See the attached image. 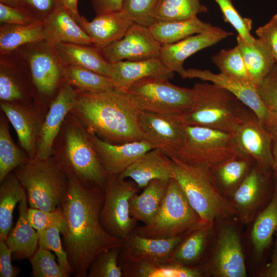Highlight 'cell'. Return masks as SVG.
I'll return each mask as SVG.
<instances>
[{"label":"cell","instance_id":"cell-16","mask_svg":"<svg viewBox=\"0 0 277 277\" xmlns=\"http://www.w3.org/2000/svg\"><path fill=\"white\" fill-rule=\"evenodd\" d=\"M77 100L76 90L65 82L45 115L37 141L36 158L45 159L52 156L55 141Z\"/></svg>","mask_w":277,"mask_h":277},{"label":"cell","instance_id":"cell-2","mask_svg":"<svg viewBox=\"0 0 277 277\" xmlns=\"http://www.w3.org/2000/svg\"><path fill=\"white\" fill-rule=\"evenodd\" d=\"M76 91L77 100L70 113L89 133L112 144L146 140L140 125L141 110L127 92L116 88Z\"/></svg>","mask_w":277,"mask_h":277},{"label":"cell","instance_id":"cell-51","mask_svg":"<svg viewBox=\"0 0 277 277\" xmlns=\"http://www.w3.org/2000/svg\"><path fill=\"white\" fill-rule=\"evenodd\" d=\"M59 6L58 0H23L22 9L43 22Z\"/></svg>","mask_w":277,"mask_h":277},{"label":"cell","instance_id":"cell-23","mask_svg":"<svg viewBox=\"0 0 277 277\" xmlns=\"http://www.w3.org/2000/svg\"><path fill=\"white\" fill-rule=\"evenodd\" d=\"M185 235L153 239L142 237L133 232L123 240L118 259V264L120 265L144 260L170 261L172 252Z\"/></svg>","mask_w":277,"mask_h":277},{"label":"cell","instance_id":"cell-48","mask_svg":"<svg viewBox=\"0 0 277 277\" xmlns=\"http://www.w3.org/2000/svg\"><path fill=\"white\" fill-rule=\"evenodd\" d=\"M27 216L30 223L36 231L53 227L58 228L61 233L65 230L66 222L62 208L46 211L30 208L28 209Z\"/></svg>","mask_w":277,"mask_h":277},{"label":"cell","instance_id":"cell-36","mask_svg":"<svg viewBox=\"0 0 277 277\" xmlns=\"http://www.w3.org/2000/svg\"><path fill=\"white\" fill-rule=\"evenodd\" d=\"M277 231V175L272 197L259 213L251 231V240L255 252L261 256L268 251Z\"/></svg>","mask_w":277,"mask_h":277},{"label":"cell","instance_id":"cell-28","mask_svg":"<svg viewBox=\"0 0 277 277\" xmlns=\"http://www.w3.org/2000/svg\"><path fill=\"white\" fill-rule=\"evenodd\" d=\"M54 47L67 65L85 68L109 77L111 64L94 45L60 43L54 45Z\"/></svg>","mask_w":277,"mask_h":277},{"label":"cell","instance_id":"cell-34","mask_svg":"<svg viewBox=\"0 0 277 277\" xmlns=\"http://www.w3.org/2000/svg\"><path fill=\"white\" fill-rule=\"evenodd\" d=\"M215 27L196 16L182 21H156L149 29L159 43L164 46L175 43L194 34L210 31Z\"/></svg>","mask_w":277,"mask_h":277},{"label":"cell","instance_id":"cell-50","mask_svg":"<svg viewBox=\"0 0 277 277\" xmlns=\"http://www.w3.org/2000/svg\"><path fill=\"white\" fill-rule=\"evenodd\" d=\"M40 22L23 9L0 3L1 24L29 25Z\"/></svg>","mask_w":277,"mask_h":277},{"label":"cell","instance_id":"cell-13","mask_svg":"<svg viewBox=\"0 0 277 277\" xmlns=\"http://www.w3.org/2000/svg\"><path fill=\"white\" fill-rule=\"evenodd\" d=\"M139 122L146 140L154 148L177 160L186 138L185 124L180 116L141 111Z\"/></svg>","mask_w":277,"mask_h":277},{"label":"cell","instance_id":"cell-43","mask_svg":"<svg viewBox=\"0 0 277 277\" xmlns=\"http://www.w3.org/2000/svg\"><path fill=\"white\" fill-rule=\"evenodd\" d=\"M121 247H114L102 252L90 264L89 277H123L121 266L118 262Z\"/></svg>","mask_w":277,"mask_h":277},{"label":"cell","instance_id":"cell-29","mask_svg":"<svg viewBox=\"0 0 277 277\" xmlns=\"http://www.w3.org/2000/svg\"><path fill=\"white\" fill-rule=\"evenodd\" d=\"M255 163L250 156L238 151L227 160L211 169L214 182L222 193L231 195Z\"/></svg>","mask_w":277,"mask_h":277},{"label":"cell","instance_id":"cell-33","mask_svg":"<svg viewBox=\"0 0 277 277\" xmlns=\"http://www.w3.org/2000/svg\"><path fill=\"white\" fill-rule=\"evenodd\" d=\"M169 180L156 179L150 181L140 194L130 200L131 215L144 225L149 224L157 214L166 194Z\"/></svg>","mask_w":277,"mask_h":277},{"label":"cell","instance_id":"cell-57","mask_svg":"<svg viewBox=\"0 0 277 277\" xmlns=\"http://www.w3.org/2000/svg\"><path fill=\"white\" fill-rule=\"evenodd\" d=\"M0 3L8 6L22 9L23 0H0Z\"/></svg>","mask_w":277,"mask_h":277},{"label":"cell","instance_id":"cell-8","mask_svg":"<svg viewBox=\"0 0 277 277\" xmlns=\"http://www.w3.org/2000/svg\"><path fill=\"white\" fill-rule=\"evenodd\" d=\"M202 223L176 181L169 180L161 207L148 224L137 226L134 233L144 238H170L186 234Z\"/></svg>","mask_w":277,"mask_h":277},{"label":"cell","instance_id":"cell-10","mask_svg":"<svg viewBox=\"0 0 277 277\" xmlns=\"http://www.w3.org/2000/svg\"><path fill=\"white\" fill-rule=\"evenodd\" d=\"M186 138L177 161L212 169L227 160L238 150L233 135L220 130L185 125Z\"/></svg>","mask_w":277,"mask_h":277},{"label":"cell","instance_id":"cell-42","mask_svg":"<svg viewBox=\"0 0 277 277\" xmlns=\"http://www.w3.org/2000/svg\"><path fill=\"white\" fill-rule=\"evenodd\" d=\"M211 60L221 73L238 80L252 82L238 46L230 49H222L214 55Z\"/></svg>","mask_w":277,"mask_h":277},{"label":"cell","instance_id":"cell-56","mask_svg":"<svg viewBox=\"0 0 277 277\" xmlns=\"http://www.w3.org/2000/svg\"><path fill=\"white\" fill-rule=\"evenodd\" d=\"M270 133L271 134V153L275 165V174L277 175V126L274 127Z\"/></svg>","mask_w":277,"mask_h":277},{"label":"cell","instance_id":"cell-3","mask_svg":"<svg viewBox=\"0 0 277 277\" xmlns=\"http://www.w3.org/2000/svg\"><path fill=\"white\" fill-rule=\"evenodd\" d=\"M65 172L73 174L84 185L103 191L108 175L103 168L82 123L70 113L53 146L52 155Z\"/></svg>","mask_w":277,"mask_h":277},{"label":"cell","instance_id":"cell-55","mask_svg":"<svg viewBox=\"0 0 277 277\" xmlns=\"http://www.w3.org/2000/svg\"><path fill=\"white\" fill-rule=\"evenodd\" d=\"M60 4L64 7L77 21L80 15L77 9V0H58Z\"/></svg>","mask_w":277,"mask_h":277},{"label":"cell","instance_id":"cell-49","mask_svg":"<svg viewBox=\"0 0 277 277\" xmlns=\"http://www.w3.org/2000/svg\"><path fill=\"white\" fill-rule=\"evenodd\" d=\"M258 93L268 110L277 118V65L256 86Z\"/></svg>","mask_w":277,"mask_h":277},{"label":"cell","instance_id":"cell-17","mask_svg":"<svg viewBox=\"0 0 277 277\" xmlns=\"http://www.w3.org/2000/svg\"><path fill=\"white\" fill-rule=\"evenodd\" d=\"M207 269L219 277H245V258L240 236L230 225L220 230L212 257Z\"/></svg>","mask_w":277,"mask_h":277},{"label":"cell","instance_id":"cell-24","mask_svg":"<svg viewBox=\"0 0 277 277\" xmlns=\"http://www.w3.org/2000/svg\"><path fill=\"white\" fill-rule=\"evenodd\" d=\"M76 22L99 48L121 39L134 23L122 9L97 14L91 21L80 15Z\"/></svg>","mask_w":277,"mask_h":277},{"label":"cell","instance_id":"cell-54","mask_svg":"<svg viewBox=\"0 0 277 277\" xmlns=\"http://www.w3.org/2000/svg\"><path fill=\"white\" fill-rule=\"evenodd\" d=\"M124 0H91L96 15L120 11Z\"/></svg>","mask_w":277,"mask_h":277},{"label":"cell","instance_id":"cell-7","mask_svg":"<svg viewBox=\"0 0 277 277\" xmlns=\"http://www.w3.org/2000/svg\"><path fill=\"white\" fill-rule=\"evenodd\" d=\"M15 175L26 190L30 208L52 211L61 205L67 189V177L53 155L29 160L17 168Z\"/></svg>","mask_w":277,"mask_h":277},{"label":"cell","instance_id":"cell-53","mask_svg":"<svg viewBox=\"0 0 277 277\" xmlns=\"http://www.w3.org/2000/svg\"><path fill=\"white\" fill-rule=\"evenodd\" d=\"M11 249L6 241H0V276L15 277L18 274V270L11 263Z\"/></svg>","mask_w":277,"mask_h":277},{"label":"cell","instance_id":"cell-6","mask_svg":"<svg viewBox=\"0 0 277 277\" xmlns=\"http://www.w3.org/2000/svg\"><path fill=\"white\" fill-rule=\"evenodd\" d=\"M14 52L28 73L34 105L45 115L65 83L67 64L54 46L45 39L25 45Z\"/></svg>","mask_w":277,"mask_h":277},{"label":"cell","instance_id":"cell-11","mask_svg":"<svg viewBox=\"0 0 277 277\" xmlns=\"http://www.w3.org/2000/svg\"><path fill=\"white\" fill-rule=\"evenodd\" d=\"M139 189L135 183L120 175L108 176L100 216L103 227L112 236L125 240L137 226V221L130 214V200Z\"/></svg>","mask_w":277,"mask_h":277},{"label":"cell","instance_id":"cell-4","mask_svg":"<svg viewBox=\"0 0 277 277\" xmlns=\"http://www.w3.org/2000/svg\"><path fill=\"white\" fill-rule=\"evenodd\" d=\"M193 88L192 106L180 116L185 125L207 127L233 135L253 112L230 91L216 84L197 83Z\"/></svg>","mask_w":277,"mask_h":277},{"label":"cell","instance_id":"cell-25","mask_svg":"<svg viewBox=\"0 0 277 277\" xmlns=\"http://www.w3.org/2000/svg\"><path fill=\"white\" fill-rule=\"evenodd\" d=\"M174 72L170 70L160 57L145 60L122 61L111 64L109 77L115 88L127 92L136 82L149 77L170 80Z\"/></svg>","mask_w":277,"mask_h":277},{"label":"cell","instance_id":"cell-45","mask_svg":"<svg viewBox=\"0 0 277 277\" xmlns=\"http://www.w3.org/2000/svg\"><path fill=\"white\" fill-rule=\"evenodd\" d=\"M223 14L224 21L228 23L235 29L243 39L248 43L254 42L256 38L250 32L252 21L249 18L243 17L232 4V0H214Z\"/></svg>","mask_w":277,"mask_h":277},{"label":"cell","instance_id":"cell-20","mask_svg":"<svg viewBox=\"0 0 277 277\" xmlns=\"http://www.w3.org/2000/svg\"><path fill=\"white\" fill-rule=\"evenodd\" d=\"M0 102L33 103L28 73L14 51L0 54Z\"/></svg>","mask_w":277,"mask_h":277},{"label":"cell","instance_id":"cell-39","mask_svg":"<svg viewBox=\"0 0 277 277\" xmlns=\"http://www.w3.org/2000/svg\"><path fill=\"white\" fill-rule=\"evenodd\" d=\"M8 120L1 115L0 118V182L12 170L27 163L29 158L14 143L9 128Z\"/></svg>","mask_w":277,"mask_h":277},{"label":"cell","instance_id":"cell-41","mask_svg":"<svg viewBox=\"0 0 277 277\" xmlns=\"http://www.w3.org/2000/svg\"><path fill=\"white\" fill-rule=\"evenodd\" d=\"M65 82L76 90L88 92H99L115 88L108 76L85 68L70 65H67Z\"/></svg>","mask_w":277,"mask_h":277},{"label":"cell","instance_id":"cell-47","mask_svg":"<svg viewBox=\"0 0 277 277\" xmlns=\"http://www.w3.org/2000/svg\"><path fill=\"white\" fill-rule=\"evenodd\" d=\"M159 0H124L122 10L135 24L149 27L155 21L153 12Z\"/></svg>","mask_w":277,"mask_h":277},{"label":"cell","instance_id":"cell-9","mask_svg":"<svg viewBox=\"0 0 277 277\" xmlns=\"http://www.w3.org/2000/svg\"><path fill=\"white\" fill-rule=\"evenodd\" d=\"M127 92L142 111L181 116L192 107L194 90L170 83L168 80L149 77L133 84Z\"/></svg>","mask_w":277,"mask_h":277},{"label":"cell","instance_id":"cell-15","mask_svg":"<svg viewBox=\"0 0 277 277\" xmlns=\"http://www.w3.org/2000/svg\"><path fill=\"white\" fill-rule=\"evenodd\" d=\"M161 47L148 27L134 23L121 39L100 49L107 61L113 64L160 57Z\"/></svg>","mask_w":277,"mask_h":277},{"label":"cell","instance_id":"cell-18","mask_svg":"<svg viewBox=\"0 0 277 277\" xmlns=\"http://www.w3.org/2000/svg\"><path fill=\"white\" fill-rule=\"evenodd\" d=\"M0 107L15 130L19 143L29 160L35 159L37 141L45 115L33 103L0 102Z\"/></svg>","mask_w":277,"mask_h":277},{"label":"cell","instance_id":"cell-19","mask_svg":"<svg viewBox=\"0 0 277 277\" xmlns=\"http://www.w3.org/2000/svg\"><path fill=\"white\" fill-rule=\"evenodd\" d=\"M237 150L252 157L262 167L272 170L275 168L271 153V134L252 113L233 135Z\"/></svg>","mask_w":277,"mask_h":277},{"label":"cell","instance_id":"cell-26","mask_svg":"<svg viewBox=\"0 0 277 277\" xmlns=\"http://www.w3.org/2000/svg\"><path fill=\"white\" fill-rule=\"evenodd\" d=\"M173 160L160 150L153 148L129 166L120 176L132 179L140 189L154 180H169L172 175Z\"/></svg>","mask_w":277,"mask_h":277},{"label":"cell","instance_id":"cell-22","mask_svg":"<svg viewBox=\"0 0 277 277\" xmlns=\"http://www.w3.org/2000/svg\"><path fill=\"white\" fill-rule=\"evenodd\" d=\"M232 35L216 27L213 30L189 36L173 44L162 46L160 58L172 71L184 78L185 61L195 53L214 45Z\"/></svg>","mask_w":277,"mask_h":277},{"label":"cell","instance_id":"cell-40","mask_svg":"<svg viewBox=\"0 0 277 277\" xmlns=\"http://www.w3.org/2000/svg\"><path fill=\"white\" fill-rule=\"evenodd\" d=\"M207 11L200 0H159L152 17L155 22L182 21Z\"/></svg>","mask_w":277,"mask_h":277},{"label":"cell","instance_id":"cell-44","mask_svg":"<svg viewBox=\"0 0 277 277\" xmlns=\"http://www.w3.org/2000/svg\"><path fill=\"white\" fill-rule=\"evenodd\" d=\"M32 275L34 277H68L69 273L55 261L50 251L38 248L31 256Z\"/></svg>","mask_w":277,"mask_h":277},{"label":"cell","instance_id":"cell-30","mask_svg":"<svg viewBox=\"0 0 277 277\" xmlns=\"http://www.w3.org/2000/svg\"><path fill=\"white\" fill-rule=\"evenodd\" d=\"M18 209L17 222L10 231L6 242L16 259H25L31 258L38 246L37 231L28 219L27 195L19 202Z\"/></svg>","mask_w":277,"mask_h":277},{"label":"cell","instance_id":"cell-46","mask_svg":"<svg viewBox=\"0 0 277 277\" xmlns=\"http://www.w3.org/2000/svg\"><path fill=\"white\" fill-rule=\"evenodd\" d=\"M36 231L39 248L53 251L57 258L59 265L69 274L72 273L67 252L64 250L62 245L60 235L61 230L57 227H53Z\"/></svg>","mask_w":277,"mask_h":277},{"label":"cell","instance_id":"cell-12","mask_svg":"<svg viewBox=\"0 0 277 277\" xmlns=\"http://www.w3.org/2000/svg\"><path fill=\"white\" fill-rule=\"evenodd\" d=\"M276 175L254 163L247 176L231 195V202L241 221L247 223L271 200Z\"/></svg>","mask_w":277,"mask_h":277},{"label":"cell","instance_id":"cell-31","mask_svg":"<svg viewBox=\"0 0 277 277\" xmlns=\"http://www.w3.org/2000/svg\"><path fill=\"white\" fill-rule=\"evenodd\" d=\"M123 277H199L198 267H188L171 262L140 261L120 265Z\"/></svg>","mask_w":277,"mask_h":277},{"label":"cell","instance_id":"cell-21","mask_svg":"<svg viewBox=\"0 0 277 277\" xmlns=\"http://www.w3.org/2000/svg\"><path fill=\"white\" fill-rule=\"evenodd\" d=\"M89 135L108 175H120L145 153L154 148L145 140L116 144L106 142L93 134L89 133Z\"/></svg>","mask_w":277,"mask_h":277},{"label":"cell","instance_id":"cell-35","mask_svg":"<svg viewBox=\"0 0 277 277\" xmlns=\"http://www.w3.org/2000/svg\"><path fill=\"white\" fill-rule=\"evenodd\" d=\"M236 41L251 81L256 86L274 67V59L267 47L259 38L253 43H248L238 35Z\"/></svg>","mask_w":277,"mask_h":277},{"label":"cell","instance_id":"cell-1","mask_svg":"<svg viewBox=\"0 0 277 277\" xmlns=\"http://www.w3.org/2000/svg\"><path fill=\"white\" fill-rule=\"evenodd\" d=\"M66 173L67 189L61 204L66 226L62 234L72 273L76 277H86L98 254L121 247L124 240L110 235L101 224L104 191L88 187L72 173Z\"/></svg>","mask_w":277,"mask_h":277},{"label":"cell","instance_id":"cell-52","mask_svg":"<svg viewBox=\"0 0 277 277\" xmlns=\"http://www.w3.org/2000/svg\"><path fill=\"white\" fill-rule=\"evenodd\" d=\"M255 33L267 47L277 65V14L265 25L257 28Z\"/></svg>","mask_w":277,"mask_h":277},{"label":"cell","instance_id":"cell-5","mask_svg":"<svg viewBox=\"0 0 277 277\" xmlns=\"http://www.w3.org/2000/svg\"><path fill=\"white\" fill-rule=\"evenodd\" d=\"M172 175L203 223L238 214L232 202L217 188L209 167L173 160Z\"/></svg>","mask_w":277,"mask_h":277},{"label":"cell","instance_id":"cell-27","mask_svg":"<svg viewBox=\"0 0 277 277\" xmlns=\"http://www.w3.org/2000/svg\"><path fill=\"white\" fill-rule=\"evenodd\" d=\"M43 28L44 39L54 46L60 43L93 45L74 17L62 6L43 22Z\"/></svg>","mask_w":277,"mask_h":277},{"label":"cell","instance_id":"cell-38","mask_svg":"<svg viewBox=\"0 0 277 277\" xmlns=\"http://www.w3.org/2000/svg\"><path fill=\"white\" fill-rule=\"evenodd\" d=\"M43 39V22L29 25L1 24L0 54L12 52L23 46Z\"/></svg>","mask_w":277,"mask_h":277},{"label":"cell","instance_id":"cell-32","mask_svg":"<svg viewBox=\"0 0 277 277\" xmlns=\"http://www.w3.org/2000/svg\"><path fill=\"white\" fill-rule=\"evenodd\" d=\"M213 223H202L187 233L170 258L173 263L194 267L201 261L212 232Z\"/></svg>","mask_w":277,"mask_h":277},{"label":"cell","instance_id":"cell-14","mask_svg":"<svg viewBox=\"0 0 277 277\" xmlns=\"http://www.w3.org/2000/svg\"><path fill=\"white\" fill-rule=\"evenodd\" d=\"M197 78L221 86L232 93L251 110L263 126L270 132L277 126V118L268 110L260 97L256 86L252 82L238 80L209 70L190 68L186 69L183 78Z\"/></svg>","mask_w":277,"mask_h":277},{"label":"cell","instance_id":"cell-37","mask_svg":"<svg viewBox=\"0 0 277 277\" xmlns=\"http://www.w3.org/2000/svg\"><path fill=\"white\" fill-rule=\"evenodd\" d=\"M26 195L15 176L9 174L0 186V241H6L12 224L13 212L17 203Z\"/></svg>","mask_w":277,"mask_h":277}]
</instances>
